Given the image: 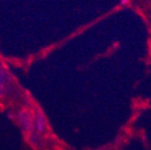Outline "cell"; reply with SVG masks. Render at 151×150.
<instances>
[{"mask_svg":"<svg viewBox=\"0 0 151 150\" xmlns=\"http://www.w3.org/2000/svg\"><path fill=\"white\" fill-rule=\"evenodd\" d=\"M35 128L38 132H42L45 128V119L42 115H37L35 118Z\"/></svg>","mask_w":151,"mask_h":150,"instance_id":"obj_1","label":"cell"},{"mask_svg":"<svg viewBox=\"0 0 151 150\" xmlns=\"http://www.w3.org/2000/svg\"><path fill=\"white\" fill-rule=\"evenodd\" d=\"M19 122H20V125H21L25 130H29V129H31L32 120L27 119V115H26L21 113V115H20V118H19Z\"/></svg>","mask_w":151,"mask_h":150,"instance_id":"obj_2","label":"cell"},{"mask_svg":"<svg viewBox=\"0 0 151 150\" xmlns=\"http://www.w3.org/2000/svg\"><path fill=\"white\" fill-rule=\"evenodd\" d=\"M7 82V75L3 69L0 68V96L4 92L5 86H6Z\"/></svg>","mask_w":151,"mask_h":150,"instance_id":"obj_3","label":"cell"},{"mask_svg":"<svg viewBox=\"0 0 151 150\" xmlns=\"http://www.w3.org/2000/svg\"><path fill=\"white\" fill-rule=\"evenodd\" d=\"M126 2H127V0H124V1H123V4H125Z\"/></svg>","mask_w":151,"mask_h":150,"instance_id":"obj_4","label":"cell"}]
</instances>
